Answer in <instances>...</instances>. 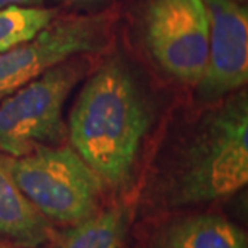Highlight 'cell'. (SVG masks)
<instances>
[{
	"label": "cell",
	"instance_id": "4fadbf2b",
	"mask_svg": "<svg viewBox=\"0 0 248 248\" xmlns=\"http://www.w3.org/2000/svg\"><path fill=\"white\" fill-rule=\"evenodd\" d=\"M45 0H0V9H6L11 6H22V7H36L42 6Z\"/></svg>",
	"mask_w": 248,
	"mask_h": 248
},
{
	"label": "cell",
	"instance_id": "277c9868",
	"mask_svg": "<svg viewBox=\"0 0 248 248\" xmlns=\"http://www.w3.org/2000/svg\"><path fill=\"white\" fill-rule=\"evenodd\" d=\"M80 58L48 68L0 102V152L19 157L61 140L65 102L87 71Z\"/></svg>",
	"mask_w": 248,
	"mask_h": 248
},
{
	"label": "cell",
	"instance_id": "ba28073f",
	"mask_svg": "<svg viewBox=\"0 0 248 248\" xmlns=\"http://www.w3.org/2000/svg\"><path fill=\"white\" fill-rule=\"evenodd\" d=\"M0 234L22 247L35 248L51 236V225L19 190L0 159Z\"/></svg>",
	"mask_w": 248,
	"mask_h": 248
},
{
	"label": "cell",
	"instance_id": "7c38bea8",
	"mask_svg": "<svg viewBox=\"0 0 248 248\" xmlns=\"http://www.w3.org/2000/svg\"><path fill=\"white\" fill-rule=\"evenodd\" d=\"M57 3H60L62 6L72 7V9H98L102 4H107L110 0H54Z\"/></svg>",
	"mask_w": 248,
	"mask_h": 248
},
{
	"label": "cell",
	"instance_id": "8992f818",
	"mask_svg": "<svg viewBox=\"0 0 248 248\" xmlns=\"http://www.w3.org/2000/svg\"><path fill=\"white\" fill-rule=\"evenodd\" d=\"M208 17L203 0H151L145 42L152 57L174 79L197 84L208 57Z\"/></svg>",
	"mask_w": 248,
	"mask_h": 248
},
{
	"label": "cell",
	"instance_id": "5bb4252c",
	"mask_svg": "<svg viewBox=\"0 0 248 248\" xmlns=\"http://www.w3.org/2000/svg\"><path fill=\"white\" fill-rule=\"evenodd\" d=\"M0 248H4V247H3V246H1V244H0Z\"/></svg>",
	"mask_w": 248,
	"mask_h": 248
},
{
	"label": "cell",
	"instance_id": "30bf717a",
	"mask_svg": "<svg viewBox=\"0 0 248 248\" xmlns=\"http://www.w3.org/2000/svg\"><path fill=\"white\" fill-rule=\"evenodd\" d=\"M128 211L113 207L71 225L60 236V248H122L127 228Z\"/></svg>",
	"mask_w": 248,
	"mask_h": 248
},
{
	"label": "cell",
	"instance_id": "52a82bcc",
	"mask_svg": "<svg viewBox=\"0 0 248 248\" xmlns=\"http://www.w3.org/2000/svg\"><path fill=\"white\" fill-rule=\"evenodd\" d=\"M208 17V57L197 95L218 101L248 80V11L236 0H203Z\"/></svg>",
	"mask_w": 248,
	"mask_h": 248
},
{
	"label": "cell",
	"instance_id": "5b68a950",
	"mask_svg": "<svg viewBox=\"0 0 248 248\" xmlns=\"http://www.w3.org/2000/svg\"><path fill=\"white\" fill-rule=\"evenodd\" d=\"M107 13L55 18L31 42L0 53V102L54 65L99 51L107 45Z\"/></svg>",
	"mask_w": 248,
	"mask_h": 248
},
{
	"label": "cell",
	"instance_id": "9c48e42d",
	"mask_svg": "<svg viewBox=\"0 0 248 248\" xmlns=\"http://www.w3.org/2000/svg\"><path fill=\"white\" fill-rule=\"evenodd\" d=\"M157 248H248L246 232L219 215H196L163 228Z\"/></svg>",
	"mask_w": 248,
	"mask_h": 248
},
{
	"label": "cell",
	"instance_id": "7a4b0ae2",
	"mask_svg": "<svg viewBox=\"0 0 248 248\" xmlns=\"http://www.w3.org/2000/svg\"><path fill=\"white\" fill-rule=\"evenodd\" d=\"M247 182L248 101L240 93L200 124L179 161L171 199L177 205L214 202Z\"/></svg>",
	"mask_w": 248,
	"mask_h": 248
},
{
	"label": "cell",
	"instance_id": "6da1fadb",
	"mask_svg": "<svg viewBox=\"0 0 248 248\" xmlns=\"http://www.w3.org/2000/svg\"><path fill=\"white\" fill-rule=\"evenodd\" d=\"M149 125L151 112L141 89L117 58L90 76L69 116L76 153L113 189L128 185Z\"/></svg>",
	"mask_w": 248,
	"mask_h": 248
},
{
	"label": "cell",
	"instance_id": "8fae6325",
	"mask_svg": "<svg viewBox=\"0 0 248 248\" xmlns=\"http://www.w3.org/2000/svg\"><path fill=\"white\" fill-rule=\"evenodd\" d=\"M57 17L58 10L42 6L0 9V53L31 42Z\"/></svg>",
	"mask_w": 248,
	"mask_h": 248
},
{
	"label": "cell",
	"instance_id": "3957f363",
	"mask_svg": "<svg viewBox=\"0 0 248 248\" xmlns=\"http://www.w3.org/2000/svg\"><path fill=\"white\" fill-rule=\"evenodd\" d=\"M0 159L46 219L75 225L98 211L104 184L69 148L46 146L25 156Z\"/></svg>",
	"mask_w": 248,
	"mask_h": 248
}]
</instances>
